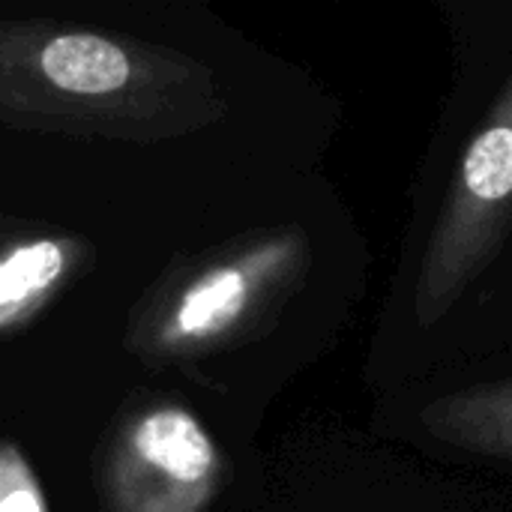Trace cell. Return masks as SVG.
Wrapping results in <instances>:
<instances>
[{"label": "cell", "mask_w": 512, "mask_h": 512, "mask_svg": "<svg viewBox=\"0 0 512 512\" xmlns=\"http://www.w3.org/2000/svg\"><path fill=\"white\" fill-rule=\"evenodd\" d=\"M0 512H48L39 477L12 441H0Z\"/></svg>", "instance_id": "ba28073f"}, {"label": "cell", "mask_w": 512, "mask_h": 512, "mask_svg": "<svg viewBox=\"0 0 512 512\" xmlns=\"http://www.w3.org/2000/svg\"><path fill=\"white\" fill-rule=\"evenodd\" d=\"M369 423L384 444L512 489V354L462 360L384 390Z\"/></svg>", "instance_id": "3957f363"}, {"label": "cell", "mask_w": 512, "mask_h": 512, "mask_svg": "<svg viewBox=\"0 0 512 512\" xmlns=\"http://www.w3.org/2000/svg\"><path fill=\"white\" fill-rule=\"evenodd\" d=\"M435 6L450 42V84L366 348L363 381L375 396L447 360L512 237V0Z\"/></svg>", "instance_id": "6da1fadb"}, {"label": "cell", "mask_w": 512, "mask_h": 512, "mask_svg": "<svg viewBox=\"0 0 512 512\" xmlns=\"http://www.w3.org/2000/svg\"><path fill=\"white\" fill-rule=\"evenodd\" d=\"M303 512H512V489L441 468L369 432L333 456Z\"/></svg>", "instance_id": "5b68a950"}, {"label": "cell", "mask_w": 512, "mask_h": 512, "mask_svg": "<svg viewBox=\"0 0 512 512\" xmlns=\"http://www.w3.org/2000/svg\"><path fill=\"white\" fill-rule=\"evenodd\" d=\"M219 75L174 48L45 21H0V123L159 144L228 117Z\"/></svg>", "instance_id": "7a4b0ae2"}, {"label": "cell", "mask_w": 512, "mask_h": 512, "mask_svg": "<svg viewBox=\"0 0 512 512\" xmlns=\"http://www.w3.org/2000/svg\"><path fill=\"white\" fill-rule=\"evenodd\" d=\"M225 483V456L201 420L180 405L129 417L105 462L111 512H207Z\"/></svg>", "instance_id": "277c9868"}, {"label": "cell", "mask_w": 512, "mask_h": 512, "mask_svg": "<svg viewBox=\"0 0 512 512\" xmlns=\"http://www.w3.org/2000/svg\"><path fill=\"white\" fill-rule=\"evenodd\" d=\"M492 354H512V237L483 279L438 369Z\"/></svg>", "instance_id": "52a82bcc"}, {"label": "cell", "mask_w": 512, "mask_h": 512, "mask_svg": "<svg viewBox=\"0 0 512 512\" xmlns=\"http://www.w3.org/2000/svg\"><path fill=\"white\" fill-rule=\"evenodd\" d=\"M84 246L63 234H36L0 246V333L27 324L78 270Z\"/></svg>", "instance_id": "8992f818"}]
</instances>
